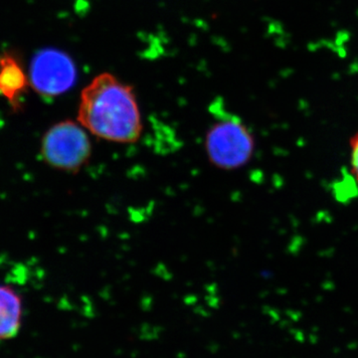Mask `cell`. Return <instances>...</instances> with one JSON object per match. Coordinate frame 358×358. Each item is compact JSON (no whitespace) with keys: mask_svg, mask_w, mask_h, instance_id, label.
Segmentation results:
<instances>
[{"mask_svg":"<svg viewBox=\"0 0 358 358\" xmlns=\"http://www.w3.org/2000/svg\"><path fill=\"white\" fill-rule=\"evenodd\" d=\"M78 122L96 138L133 143L143 131V122L133 87L110 73H102L82 91Z\"/></svg>","mask_w":358,"mask_h":358,"instance_id":"obj_1","label":"cell"},{"mask_svg":"<svg viewBox=\"0 0 358 358\" xmlns=\"http://www.w3.org/2000/svg\"><path fill=\"white\" fill-rule=\"evenodd\" d=\"M255 147L253 134L241 120L233 115L212 124L205 136L209 162L224 171L246 166L253 157Z\"/></svg>","mask_w":358,"mask_h":358,"instance_id":"obj_2","label":"cell"},{"mask_svg":"<svg viewBox=\"0 0 358 358\" xmlns=\"http://www.w3.org/2000/svg\"><path fill=\"white\" fill-rule=\"evenodd\" d=\"M41 154L49 166L76 173L91 157V141L81 124L72 121L60 122L45 134Z\"/></svg>","mask_w":358,"mask_h":358,"instance_id":"obj_3","label":"cell"},{"mask_svg":"<svg viewBox=\"0 0 358 358\" xmlns=\"http://www.w3.org/2000/svg\"><path fill=\"white\" fill-rule=\"evenodd\" d=\"M30 76L33 88L39 94L56 96L74 85L77 71L69 56L55 49H45L33 59Z\"/></svg>","mask_w":358,"mask_h":358,"instance_id":"obj_4","label":"cell"},{"mask_svg":"<svg viewBox=\"0 0 358 358\" xmlns=\"http://www.w3.org/2000/svg\"><path fill=\"white\" fill-rule=\"evenodd\" d=\"M23 320L20 294L10 286L0 285V341H9L20 334Z\"/></svg>","mask_w":358,"mask_h":358,"instance_id":"obj_5","label":"cell"},{"mask_svg":"<svg viewBox=\"0 0 358 358\" xmlns=\"http://www.w3.org/2000/svg\"><path fill=\"white\" fill-rule=\"evenodd\" d=\"M27 80L20 66L13 57H3L0 60V92L10 102H15L18 96L24 91Z\"/></svg>","mask_w":358,"mask_h":358,"instance_id":"obj_6","label":"cell"},{"mask_svg":"<svg viewBox=\"0 0 358 358\" xmlns=\"http://www.w3.org/2000/svg\"><path fill=\"white\" fill-rule=\"evenodd\" d=\"M348 147H350V171L358 185V131L352 134L348 143Z\"/></svg>","mask_w":358,"mask_h":358,"instance_id":"obj_7","label":"cell"}]
</instances>
